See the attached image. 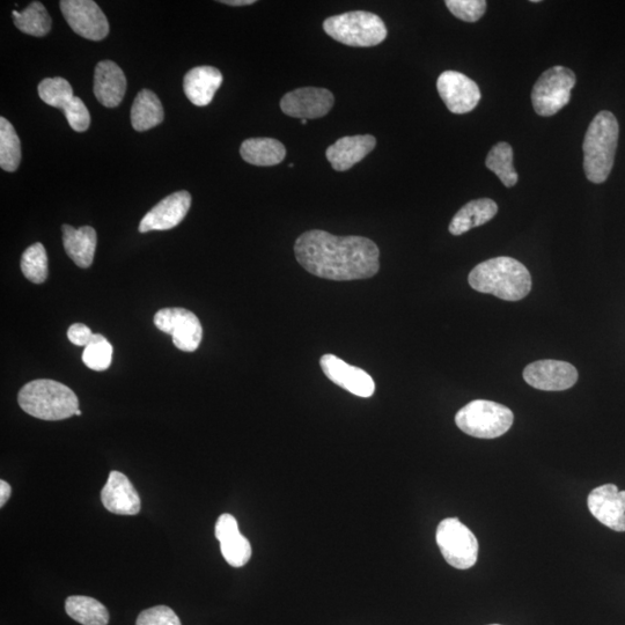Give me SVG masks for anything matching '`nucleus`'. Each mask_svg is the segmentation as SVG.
Here are the masks:
<instances>
[{
  "instance_id": "nucleus-17",
  "label": "nucleus",
  "mask_w": 625,
  "mask_h": 625,
  "mask_svg": "<svg viewBox=\"0 0 625 625\" xmlns=\"http://www.w3.org/2000/svg\"><path fill=\"white\" fill-rule=\"evenodd\" d=\"M102 504L109 512L119 516H136L141 511V498L128 477L120 472L109 474L101 491Z\"/></svg>"
},
{
  "instance_id": "nucleus-8",
  "label": "nucleus",
  "mask_w": 625,
  "mask_h": 625,
  "mask_svg": "<svg viewBox=\"0 0 625 625\" xmlns=\"http://www.w3.org/2000/svg\"><path fill=\"white\" fill-rule=\"evenodd\" d=\"M575 85V73L564 66H555L543 72L532 92L536 114L548 117L560 112L569 104Z\"/></svg>"
},
{
  "instance_id": "nucleus-21",
  "label": "nucleus",
  "mask_w": 625,
  "mask_h": 625,
  "mask_svg": "<svg viewBox=\"0 0 625 625\" xmlns=\"http://www.w3.org/2000/svg\"><path fill=\"white\" fill-rule=\"evenodd\" d=\"M222 84V72L212 66H198L191 69L183 79V91L191 104L205 107L211 104Z\"/></svg>"
},
{
  "instance_id": "nucleus-28",
  "label": "nucleus",
  "mask_w": 625,
  "mask_h": 625,
  "mask_svg": "<svg viewBox=\"0 0 625 625\" xmlns=\"http://www.w3.org/2000/svg\"><path fill=\"white\" fill-rule=\"evenodd\" d=\"M485 165L498 176L505 187L517 185L519 176L513 166V150L510 144L502 142L492 147Z\"/></svg>"
},
{
  "instance_id": "nucleus-29",
  "label": "nucleus",
  "mask_w": 625,
  "mask_h": 625,
  "mask_svg": "<svg viewBox=\"0 0 625 625\" xmlns=\"http://www.w3.org/2000/svg\"><path fill=\"white\" fill-rule=\"evenodd\" d=\"M21 161V143L13 125L0 119V167L6 172H16Z\"/></svg>"
},
{
  "instance_id": "nucleus-41",
  "label": "nucleus",
  "mask_w": 625,
  "mask_h": 625,
  "mask_svg": "<svg viewBox=\"0 0 625 625\" xmlns=\"http://www.w3.org/2000/svg\"><path fill=\"white\" fill-rule=\"evenodd\" d=\"M492 625H498V624H492Z\"/></svg>"
},
{
  "instance_id": "nucleus-30",
  "label": "nucleus",
  "mask_w": 625,
  "mask_h": 625,
  "mask_svg": "<svg viewBox=\"0 0 625 625\" xmlns=\"http://www.w3.org/2000/svg\"><path fill=\"white\" fill-rule=\"evenodd\" d=\"M22 274L34 284L46 282L48 277V256L42 244H34L21 257Z\"/></svg>"
},
{
  "instance_id": "nucleus-26",
  "label": "nucleus",
  "mask_w": 625,
  "mask_h": 625,
  "mask_svg": "<svg viewBox=\"0 0 625 625\" xmlns=\"http://www.w3.org/2000/svg\"><path fill=\"white\" fill-rule=\"evenodd\" d=\"M66 614L83 625H108L109 613L100 601L84 595H73L66 599Z\"/></svg>"
},
{
  "instance_id": "nucleus-5",
  "label": "nucleus",
  "mask_w": 625,
  "mask_h": 625,
  "mask_svg": "<svg viewBox=\"0 0 625 625\" xmlns=\"http://www.w3.org/2000/svg\"><path fill=\"white\" fill-rule=\"evenodd\" d=\"M323 31L345 46L359 48L378 46L388 34L385 22L377 14L363 11L330 17L323 22Z\"/></svg>"
},
{
  "instance_id": "nucleus-10",
  "label": "nucleus",
  "mask_w": 625,
  "mask_h": 625,
  "mask_svg": "<svg viewBox=\"0 0 625 625\" xmlns=\"http://www.w3.org/2000/svg\"><path fill=\"white\" fill-rule=\"evenodd\" d=\"M60 6L73 32L91 41L107 38L108 20L100 6L93 0H62Z\"/></svg>"
},
{
  "instance_id": "nucleus-23",
  "label": "nucleus",
  "mask_w": 625,
  "mask_h": 625,
  "mask_svg": "<svg viewBox=\"0 0 625 625\" xmlns=\"http://www.w3.org/2000/svg\"><path fill=\"white\" fill-rule=\"evenodd\" d=\"M497 212L498 205L490 198H481V200L469 202L452 219L450 232L458 237V235L465 234L475 227L487 224L497 215Z\"/></svg>"
},
{
  "instance_id": "nucleus-19",
  "label": "nucleus",
  "mask_w": 625,
  "mask_h": 625,
  "mask_svg": "<svg viewBox=\"0 0 625 625\" xmlns=\"http://www.w3.org/2000/svg\"><path fill=\"white\" fill-rule=\"evenodd\" d=\"M127 91V78L119 65L102 61L95 68L94 94L102 106L115 108L123 101Z\"/></svg>"
},
{
  "instance_id": "nucleus-31",
  "label": "nucleus",
  "mask_w": 625,
  "mask_h": 625,
  "mask_svg": "<svg viewBox=\"0 0 625 625\" xmlns=\"http://www.w3.org/2000/svg\"><path fill=\"white\" fill-rule=\"evenodd\" d=\"M39 95L44 104L61 110L75 98L72 86L61 77L43 79L39 85Z\"/></svg>"
},
{
  "instance_id": "nucleus-34",
  "label": "nucleus",
  "mask_w": 625,
  "mask_h": 625,
  "mask_svg": "<svg viewBox=\"0 0 625 625\" xmlns=\"http://www.w3.org/2000/svg\"><path fill=\"white\" fill-rule=\"evenodd\" d=\"M62 112L73 130L84 132L90 128L91 115L82 99L77 97L73 98Z\"/></svg>"
},
{
  "instance_id": "nucleus-37",
  "label": "nucleus",
  "mask_w": 625,
  "mask_h": 625,
  "mask_svg": "<svg viewBox=\"0 0 625 625\" xmlns=\"http://www.w3.org/2000/svg\"><path fill=\"white\" fill-rule=\"evenodd\" d=\"M11 494V485L4 480L0 481V506L4 507V505L7 503V500L10 499Z\"/></svg>"
},
{
  "instance_id": "nucleus-3",
  "label": "nucleus",
  "mask_w": 625,
  "mask_h": 625,
  "mask_svg": "<svg viewBox=\"0 0 625 625\" xmlns=\"http://www.w3.org/2000/svg\"><path fill=\"white\" fill-rule=\"evenodd\" d=\"M620 127L610 112H601L588 127L584 144V169L587 179L604 183L612 172Z\"/></svg>"
},
{
  "instance_id": "nucleus-16",
  "label": "nucleus",
  "mask_w": 625,
  "mask_h": 625,
  "mask_svg": "<svg viewBox=\"0 0 625 625\" xmlns=\"http://www.w3.org/2000/svg\"><path fill=\"white\" fill-rule=\"evenodd\" d=\"M320 365L326 377L351 394L359 397H371L375 392V382L369 373L351 366L334 355H325Z\"/></svg>"
},
{
  "instance_id": "nucleus-2",
  "label": "nucleus",
  "mask_w": 625,
  "mask_h": 625,
  "mask_svg": "<svg viewBox=\"0 0 625 625\" xmlns=\"http://www.w3.org/2000/svg\"><path fill=\"white\" fill-rule=\"evenodd\" d=\"M468 281L474 290L506 301L524 299L532 290V277L524 264L505 256L480 263Z\"/></svg>"
},
{
  "instance_id": "nucleus-36",
  "label": "nucleus",
  "mask_w": 625,
  "mask_h": 625,
  "mask_svg": "<svg viewBox=\"0 0 625 625\" xmlns=\"http://www.w3.org/2000/svg\"><path fill=\"white\" fill-rule=\"evenodd\" d=\"M93 335L92 330L83 325V323H75V325H72L68 330L70 342L77 345V347H87Z\"/></svg>"
},
{
  "instance_id": "nucleus-14",
  "label": "nucleus",
  "mask_w": 625,
  "mask_h": 625,
  "mask_svg": "<svg viewBox=\"0 0 625 625\" xmlns=\"http://www.w3.org/2000/svg\"><path fill=\"white\" fill-rule=\"evenodd\" d=\"M587 505L602 525L615 532H625V491L614 484L601 485L592 490Z\"/></svg>"
},
{
  "instance_id": "nucleus-32",
  "label": "nucleus",
  "mask_w": 625,
  "mask_h": 625,
  "mask_svg": "<svg viewBox=\"0 0 625 625\" xmlns=\"http://www.w3.org/2000/svg\"><path fill=\"white\" fill-rule=\"evenodd\" d=\"M113 347L105 336L94 334L90 343L85 347L83 362L93 371H106L112 364Z\"/></svg>"
},
{
  "instance_id": "nucleus-1",
  "label": "nucleus",
  "mask_w": 625,
  "mask_h": 625,
  "mask_svg": "<svg viewBox=\"0 0 625 625\" xmlns=\"http://www.w3.org/2000/svg\"><path fill=\"white\" fill-rule=\"evenodd\" d=\"M294 253L301 267L330 281L371 278L380 269L378 246L356 235L336 237L326 231H308L297 239Z\"/></svg>"
},
{
  "instance_id": "nucleus-40",
  "label": "nucleus",
  "mask_w": 625,
  "mask_h": 625,
  "mask_svg": "<svg viewBox=\"0 0 625 625\" xmlns=\"http://www.w3.org/2000/svg\"><path fill=\"white\" fill-rule=\"evenodd\" d=\"M301 124L306 125L307 124V120H301Z\"/></svg>"
},
{
  "instance_id": "nucleus-6",
  "label": "nucleus",
  "mask_w": 625,
  "mask_h": 625,
  "mask_svg": "<svg viewBox=\"0 0 625 625\" xmlns=\"http://www.w3.org/2000/svg\"><path fill=\"white\" fill-rule=\"evenodd\" d=\"M514 421L512 411L492 401L476 400L463 407L455 423L466 435L481 439H495L505 435Z\"/></svg>"
},
{
  "instance_id": "nucleus-22",
  "label": "nucleus",
  "mask_w": 625,
  "mask_h": 625,
  "mask_svg": "<svg viewBox=\"0 0 625 625\" xmlns=\"http://www.w3.org/2000/svg\"><path fill=\"white\" fill-rule=\"evenodd\" d=\"M62 231L66 254L79 268H90L98 244L97 232L91 226L75 229L70 225H64Z\"/></svg>"
},
{
  "instance_id": "nucleus-20",
  "label": "nucleus",
  "mask_w": 625,
  "mask_h": 625,
  "mask_svg": "<svg viewBox=\"0 0 625 625\" xmlns=\"http://www.w3.org/2000/svg\"><path fill=\"white\" fill-rule=\"evenodd\" d=\"M375 145L377 139L371 135L343 137L328 147L326 156L335 171L345 172L360 163Z\"/></svg>"
},
{
  "instance_id": "nucleus-7",
  "label": "nucleus",
  "mask_w": 625,
  "mask_h": 625,
  "mask_svg": "<svg viewBox=\"0 0 625 625\" xmlns=\"http://www.w3.org/2000/svg\"><path fill=\"white\" fill-rule=\"evenodd\" d=\"M436 540L446 562L455 569L473 568L479 557V541L457 518H447L437 528Z\"/></svg>"
},
{
  "instance_id": "nucleus-9",
  "label": "nucleus",
  "mask_w": 625,
  "mask_h": 625,
  "mask_svg": "<svg viewBox=\"0 0 625 625\" xmlns=\"http://www.w3.org/2000/svg\"><path fill=\"white\" fill-rule=\"evenodd\" d=\"M154 325L173 338L176 348L194 352L200 347L203 328L197 316L185 308H164L154 315Z\"/></svg>"
},
{
  "instance_id": "nucleus-11",
  "label": "nucleus",
  "mask_w": 625,
  "mask_h": 625,
  "mask_svg": "<svg viewBox=\"0 0 625 625\" xmlns=\"http://www.w3.org/2000/svg\"><path fill=\"white\" fill-rule=\"evenodd\" d=\"M334 102V94L326 88L304 87L285 94L281 109L285 115L308 121L326 116Z\"/></svg>"
},
{
  "instance_id": "nucleus-13",
  "label": "nucleus",
  "mask_w": 625,
  "mask_h": 625,
  "mask_svg": "<svg viewBox=\"0 0 625 625\" xmlns=\"http://www.w3.org/2000/svg\"><path fill=\"white\" fill-rule=\"evenodd\" d=\"M524 379L529 386L541 391L560 392L576 385L578 371L561 360H539L526 367Z\"/></svg>"
},
{
  "instance_id": "nucleus-4",
  "label": "nucleus",
  "mask_w": 625,
  "mask_h": 625,
  "mask_svg": "<svg viewBox=\"0 0 625 625\" xmlns=\"http://www.w3.org/2000/svg\"><path fill=\"white\" fill-rule=\"evenodd\" d=\"M19 406L26 414L43 421H62L76 415L79 400L68 386L55 380L28 382L18 396Z\"/></svg>"
},
{
  "instance_id": "nucleus-27",
  "label": "nucleus",
  "mask_w": 625,
  "mask_h": 625,
  "mask_svg": "<svg viewBox=\"0 0 625 625\" xmlns=\"http://www.w3.org/2000/svg\"><path fill=\"white\" fill-rule=\"evenodd\" d=\"M12 14L14 25L25 34L41 38L51 31L53 22L46 7L40 2H33L24 11H13Z\"/></svg>"
},
{
  "instance_id": "nucleus-35",
  "label": "nucleus",
  "mask_w": 625,
  "mask_h": 625,
  "mask_svg": "<svg viewBox=\"0 0 625 625\" xmlns=\"http://www.w3.org/2000/svg\"><path fill=\"white\" fill-rule=\"evenodd\" d=\"M136 625H182V623L173 609L157 606L139 614Z\"/></svg>"
},
{
  "instance_id": "nucleus-18",
  "label": "nucleus",
  "mask_w": 625,
  "mask_h": 625,
  "mask_svg": "<svg viewBox=\"0 0 625 625\" xmlns=\"http://www.w3.org/2000/svg\"><path fill=\"white\" fill-rule=\"evenodd\" d=\"M216 538L220 542L225 561L233 568H241L252 557V546L239 531L237 519L231 514H223L217 520Z\"/></svg>"
},
{
  "instance_id": "nucleus-33",
  "label": "nucleus",
  "mask_w": 625,
  "mask_h": 625,
  "mask_svg": "<svg viewBox=\"0 0 625 625\" xmlns=\"http://www.w3.org/2000/svg\"><path fill=\"white\" fill-rule=\"evenodd\" d=\"M445 4L454 17L466 22L479 21L487 11L485 0H447Z\"/></svg>"
},
{
  "instance_id": "nucleus-25",
  "label": "nucleus",
  "mask_w": 625,
  "mask_h": 625,
  "mask_svg": "<svg viewBox=\"0 0 625 625\" xmlns=\"http://www.w3.org/2000/svg\"><path fill=\"white\" fill-rule=\"evenodd\" d=\"M164 108L156 93L143 90L138 93L131 108L132 128L147 131L164 121Z\"/></svg>"
},
{
  "instance_id": "nucleus-12",
  "label": "nucleus",
  "mask_w": 625,
  "mask_h": 625,
  "mask_svg": "<svg viewBox=\"0 0 625 625\" xmlns=\"http://www.w3.org/2000/svg\"><path fill=\"white\" fill-rule=\"evenodd\" d=\"M441 100L453 114H467L479 105L481 91L474 80L457 71H445L438 78Z\"/></svg>"
},
{
  "instance_id": "nucleus-24",
  "label": "nucleus",
  "mask_w": 625,
  "mask_h": 625,
  "mask_svg": "<svg viewBox=\"0 0 625 625\" xmlns=\"http://www.w3.org/2000/svg\"><path fill=\"white\" fill-rule=\"evenodd\" d=\"M240 154L250 165L268 167L281 164L286 157V149L274 138H249L242 143Z\"/></svg>"
},
{
  "instance_id": "nucleus-15",
  "label": "nucleus",
  "mask_w": 625,
  "mask_h": 625,
  "mask_svg": "<svg viewBox=\"0 0 625 625\" xmlns=\"http://www.w3.org/2000/svg\"><path fill=\"white\" fill-rule=\"evenodd\" d=\"M190 207L191 195L188 191H176L146 213L139 224V232L172 230L183 222Z\"/></svg>"
},
{
  "instance_id": "nucleus-38",
  "label": "nucleus",
  "mask_w": 625,
  "mask_h": 625,
  "mask_svg": "<svg viewBox=\"0 0 625 625\" xmlns=\"http://www.w3.org/2000/svg\"><path fill=\"white\" fill-rule=\"evenodd\" d=\"M222 4L230 6H246L255 4V0H222Z\"/></svg>"
},
{
  "instance_id": "nucleus-39",
  "label": "nucleus",
  "mask_w": 625,
  "mask_h": 625,
  "mask_svg": "<svg viewBox=\"0 0 625 625\" xmlns=\"http://www.w3.org/2000/svg\"><path fill=\"white\" fill-rule=\"evenodd\" d=\"M76 415H77V416H80V415H82V411H80V410L78 409V410H77V413H76Z\"/></svg>"
}]
</instances>
